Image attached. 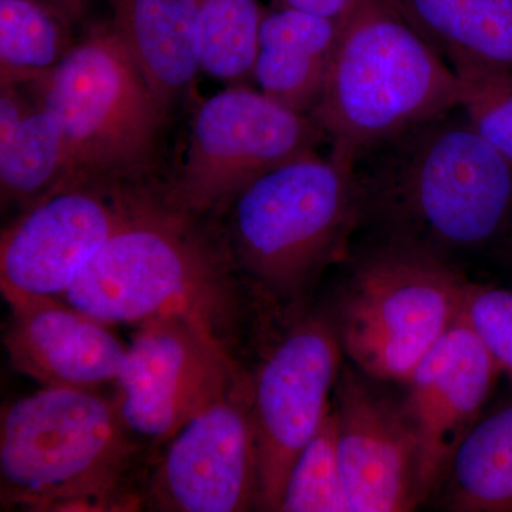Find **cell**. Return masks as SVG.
<instances>
[{
    "label": "cell",
    "instance_id": "44dd1931",
    "mask_svg": "<svg viewBox=\"0 0 512 512\" xmlns=\"http://www.w3.org/2000/svg\"><path fill=\"white\" fill-rule=\"evenodd\" d=\"M70 25L46 0H0L2 80L56 66L73 46Z\"/></svg>",
    "mask_w": 512,
    "mask_h": 512
},
{
    "label": "cell",
    "instance_id": "8992f818",
    "mask_svg": "<svg viewBox=\"0 0 512 512\" xmlns=\"http://www.w3.org/2000/svg\"><path fill=\"white\" fill-rule=\"evenodd\" d=\"M15 83L62 127L73 177L136 183L153 164L170 107L111 22L90 30L56 66Z\"/></svg>",
    "mask_w": 512,
    "mask_h": 512
},
{
    "label": "cell",
    "instance_id": "52a82bcc",
    "mask_svg": "<svg viewBox=\"0 0 512 512\" xmlns=\"http://www.w3.org/2000/svg\"><path fill=\"white\" fill-rule=\"evenodd\" d=\"M470 285L453 262L377 241L336 302L343 352L370 379L407 382L463 313Z\"/></svg>",
    "mask_w": 512,
    "mask_h": 512
},
{
    "label": "cell",
    "instance_id": "ffe728a7",
    "mask_svg": "<svg viewBox=\"0 0 512 512\" xmlns=\"http://www.w3.org/2000/svg\"><path fill=\"white\" fill-rule=\"evenodd\" d=\"M70 178L72 156L62 127L33 100L18 127L9 136L0 137L3 204L26 208Z\"/></svg>",
    "mask_w": 512,
    "mask_h": 512
},
{
    "label": "cell",
    "instance_id": "30bf717a",
    "mask_svg": "<svg viewBox=\"0 0 512 512\" xmlns=\"http://www.w3.org/2000/svg\"><path fill=\"white\" fill-rule=\"evenodd\" d=\"M342 352L333 320L312 315L295 323L259 367L249 409L262 510L281 508L293 464L332 404Z\"/></svg>",
    "mask_w": 512,
    "mask_h": 512
},
{
    "label": "cell",
    "instance_id": "5bb4252c",
    "mask_svg": "<svg viewBox=\"0 0 512 512\" xmlns=\"http://www.w3.org/2000/svg\"><path fill=\"white\" fill-rule=\"evenodd\" d=\"M362 373V372H360ZM343 369L333 407L350 512H400L416 508L419 443L403 403Z\"/></svg>",
    "mask_w": 512,
    "mask_h": 512
},
{
    "label": "cell",
    "instance_id": "484cf974",
    "mask_svg": "<svg viewBox=\"0 0 512 512\" xmlns=\"http://www.w3.org/2000/svg\"><path fill=\"white\" fill-rule=\"evenodd\" d=\"M355 3L356 0H279V6L306 10L335 19L343 18Z\"/></svg>",
    "mask_w": 512,
    "mask_h": 512
},
{
    "label": "cell",
    "instance_id": "9a60e30c",
    "mask_svg": "<svg viewBox=\"0 0 512 512\" xmlns=\"http://www.w3.org/2000/svg\"><path fill=\"white\" fill-rule=\"evenodd\" d=\"M5 349L18 372L43 387L96 389L116 382L127 348L109 325L53 296L8 301Z\"/></svg>",
    "mask_w": 512,
    "mask_h": 512
},
{
    "label": "cell",
    "instance_id": "d6986e66",
    "mask_svg": "<svg viewBox=\"0 0 512 512\" xmlns=\"http://www.w3.org/2000/svg\"><path fill=\"white\" fill-rule=\"evenodd\" d=\"M441 484L447 510L512 512V404L474 424Z\"/></svg>",
    "mask_w": 512,
    "mask_h": 512
},
{
    "label": "cell",
    "instance_id": "7402d4cb",
    "mask_svg": "<svg viewBox=\"0 0 512 512\" xmlns=\"http://www.w3.org/2000/svg\"><path fill=\"white\" fill-rule=\"evenodd\" d=\"M264 12L258 0H200L201 72L231 83L252 77Z\"/></svg>",
    "mask_w": 512,
    "mask_h": 512
},
{
    "label": "cell",
    "instance_id": "6da1fadb",
    "mask_svg": "<svg viewBox=\"0 0 512 512\" xmlns=\"http://www.w3.org/2000/svg\"><path fill=\"white\" fill-rule=\"evenodd\" d=\"M453 113L373 148L353 171L360 222L379 242L457 265L511 228L512 164Z\"/></svg>",
    "mask_w": 512,
    "mask_h": 512
},
{
    "label": "cell",
    "instance_id": "7c38bea8",
    "mask_svg": "<svg viewBox=\"0 0 512 512\" xmlns=\"http://www.w3.org/2000/svg\"><path fill=\"white\" fill-rule=\"evenodd\" d=\"M251 384L239 383L168 440L147 497L161 511L239 512L258 507Z\"/></svg>",
    "mask_w": 512,
    "mask_h": 512
},
{
    "label": "cell",
    "instance_id": "2e32d148",
    "mask_svg": "<svg viewBox=\"0 0 512 512\" xmlns=\"http://www.w3.org/2000/svg\"><path fill=\"white\" fill-rule=\"evenodd\" d=\"M340 25L342 18L288 6L264 12L252 70L259 92L309 116L325 86Z\"/></svg>",
    "mask_w": 512,
    "mask_h": 512
},
{
    "label": "cell",
    "instance_id": "7a4b0ae2",
    "mask_svg": "<svg viewBox=\"0 0 512 512\" xmlns=\"http://www.w3.org/2000/svg\"><path fill=\"white\" fill-rule=\"evenodd\" d=\"M393 0H356L342 18L325 86L309 117L328 156L355 170L370 150L446 116L476 93Z\"/></svg>",
    "mask_w": 512,
    "mask_h": 512
},
{
    "label": "cell",
    "instance_id": "4316f807",
    "mask_svg": "<svg viewBox=\"0 0 512 512\" xmlns=\"http://www.w3.org/2000/svg\"><path fill=\"white\" fill-rule=\"evenodd\" d=\"M70 25L82 22L92 8L93 0H46Z\"/></svg>",
    "mask_w": 512,
    "mask_h": 512
},
{
    "label": "cell",
    "instance_id": "d4e9b609",
    "mask_svg": "<svg viewBox=\"0 0 512 512\" xmlns=\"http://www.w3.org/2000/svg\"><path fill=\"white\" fill-rule=\"evenodd\" d=\"M463 110L471 127L512 164V77L477 84Z\"/></svg>",
    "mask_w": 512,
    "mask_h": 512
},
{
    "label": "cell",
    "instance_id": "5b68a950",
    "mask_svg": "<svg viewBox=\"0 0 512 512\" xmlns=\"http://www.w3.org/2000/svg\"><path fill=\"white\" fill-rule=\"evenodd\" d=\"M197 218L138 184L124 220L60 299L106 325L190 315L221 332L234 306L232 266Z\"/></svg>",
    "mask_w": 512,
    "mask_h": 512
},
{
    "label": "cell",
    "instance_id": "ac0fdd59",
    "mask_svg": "<svg viewBox=\"0 0 512 512\" xmlns=\"http://www.w3.org/2000/svg\"><path fill=\"white\" fill-rule=\"evenodd\" d=\"M111 25L157 96L174 106L200 72V0H109Z\"/></svg>",
    "mask_w": 512,
    "mask_h": 512
},
{
    "label": "cell",
    "instance_id": "4fadbf2b",
    "mask_svg": "<svg viewBox=\"0 0 512 512\" xmlns=\"http://www.w3.org/2000/svg\"><path fill=\"white\" fill-rule=\"evenodd\" d=\"M500 373L461 313L407 380L403 406L419 443V505L439 490L458 446L481 419Z\"/></svg>",
    "mask_w": 512,
    "mask_h": 512
},
{
    "label": "cell",
    "instance_id": "9c48e42d",
    "mask_svg": "<svg viewBox=\"0 0 512 512\" xmlns=\"http://www.w3.org/2000/svg\"><path fill=\"white\" fill-rule=\"evenodd\" d=\"M239 383L220 330L195 316H161L138 325L114 402L137 439L165 444Z\"/></svg>",
    "mask_w": 512,
    "mask_h": 512
},
{
    "label": "cell",
    "instance_id": "277c9868",
    "mask_svg": "<svg viewBox=\"0 0 512 512\" xmlns=\"http://www.w3.org/2000/svg\"><path fill=\"white\" fill-rule=\"evenodd\" d=\"M221 215L232 269L266 303L291 308L348 252L360 225L355 171L311 150L256 178Z\"/></svg>",
    "mask_w": 512,
    "mask_h": 512
},
{
    "label": "cell",
    "instance_id": "603a6c76",
    "mask_svg": "<svg viewBox=\"0 0 512 512\" xmlns=\"http://www.w3.org/2000/svg\"><path fill=\"white\" fill-rule=\"evenodd\" d=\"M279 511L350 512L340 468L338 420L333 403L315 436L296 458Z\"/></svg>",
    "mask_w": 512,
    "mask_h": 512
},
{
    "label": "cell",
    "instance_id": "8fae6325",
    "mask_svg": "<svg viewBox=\"0 0 512 512\" xmlns=\"http://www.w3.org/2000/svg\"><path fill=\"white\" fill-rule=\"evenodd\" d=\"M138 184L79 175L23 208L0 241L6 301L69 291L126 217Z\"/></svg>",
    "mask_w": 512,
    "mask_h": 512
},
{
    "label": "cell",
    "instance_id": "3957f363",
    "mask_svg": "<svg viewBox=\"0 0 512 512\" xmlns=\"http://www.w3.org/2000/svg\"><path fill=\"white\" fill-rule=\"evenodd\" d=\"M114 400L94 389L43 387L3 407V508L37 512L133 511L140 446Z\"/></svg>",
    "mask_w": 512,
    "mask_h": 512
},
{
    "label": "cell",
    "instance_id": "ba28073f",
    "mask_svg": "<svg viewBox=\"0 0 512 512\" xmlns=\"http://www.w3.org/2000/svg\"><path fill=\"white\" fill-rule=\"evenodd\" d=\"M322 140L311 117L232 84L198 107L180 173L163 195L195 217L221 214L256 178Z\"/></svg>",
    "mask_w": 512,
    "mask_h": 512
},
{
    "label": "cell",
    "instance_id": "e0dca14e",
    "mask_svg": "<svg viewBox=\"0 0 512 512\" xmlns=\"http://www.w3.org/2000/svg\"><path fill=\"white\" fill-rule=\"evenodd\" d=\"M468 83L512 77V0H393Z\"/></svg>",
    "mask_w": 512,
    "mask_h": 512
},
{
    "label": "cell",
    "instance_id": "cb8c5ba5",
    "mask_svg": "<svg viewBox=\"0 0 512 512\" xmlns=\"http://www.w3.org/2000/svg\"><path fill=\"white\" fill-rule=\"evenodd\" d=\"M463 313L501 372L512 379V289L471 284Z\"/></svg>",
    "mask_w": 512,
    "mask_h": 512
}]
</instances>
